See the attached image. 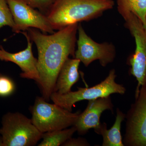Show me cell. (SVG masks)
<instances>
[{
  "label": "cell",
  "mask_w": 146,
  "mask_h": 146,
  "mask_svg": "<svg viewBox=\"0 0 146 146\" xmlns=\"http://www.w3.org/2000/svg\"><path fill=\"white\" fill-rule=\"evenodd\" d=\"M78 25H70L51 35L33 28L28 29L29 37L38 50L39 79L37 84L42 97L47 101H49L54 91L58 76L65 60L70 56L74 58Z\"/></svg>",
  "instance_id": "cell-1"
},
{
  "label": "cell",
  "mask_w": 146,
  "mask_h": 146,
  "mask_svg": "<svg viewBox=\"0 0 146 146\" xmlns=\"http://www.w3.org/2000/svg\"><path fill=\"white\" fill-rule=\"evenodd\" d=\"M115 5L113 0H56L46 16L54 30L91 21Z\"/></svg>",
  "instance_id": "cell-2"
},
{
  "label": "cell",
  "mask_w": 146,
  "mask_h": 146,
  "mask_svg": "<svg viewBox=\"0 0 146 146\" xmlns=\"http://www.w3.org/2000/svg\"><path fill=\"white\" fill-rule=\"evenodd\" d=\"M0 129V146H33L42 138L39 131L29 119L19 112H8L3 117Z\"/></svg>",
  "instance_id": "cell-3"
},
{
  "label": "cell",
  "mask_w": 146,
  "mask_h": 146,
  "mask_svg": "<svg viewBox=\"0 0 146 146\" xmlns=\"http://www.w3.org/2000/svg\"><path fill=\"white\" fill-rule=\"evenodd\" d=\"M118 11L124 20L125 25L135 40L136 49L127 59L129 72L137 81L135 94L141 86L146 85V33L141 21L133 13L124 7L117 6Z\"/></svg>",
  "instance_id": "cell-4"
},
{
  "label": "cell",
  "mask_w": 146,
  "mask_h": 146,
  "mask_svg": "<svg viewBox=\"0 0 146 146\" xmlns=\"http://www.w3.org/2000/svg\"><path fill=\"white\" fill-rule=\"evenodd\" d=\"M33 123L42 133L65 129L74 125L80 111L72 112L55 104L43 97H36L31 108Z\"/></svg>",
  "instance_id": "cell-5"
},
{
  "label": "cell",
  "mask_w": 146,
  "mask_h": 146,
  "mask_svg": "<svg viewBox=\"0 0 146 146\" xmlns=\"http://www.w3.org/2000/svg\"><path fill=\"white\" fill-rule=\"evenodd\" d=\"M115 69L110 71L108 76L100 83L91 87L78 88V90L67 94H59L53 92L50 100L55 104L69 111H72L76 103L82 100H91L98 98L110 96L112 94L123 95L126 89L122 84L117 83Z\"/></svg>",
  "instance_id": "cell-6"
},
{
  "label": "cell",
  "mask_w": 146,
  "mask_h": 146,
  "mask_svg": "<svg viewBox=\"0 0 146 146\" xmlns=\"http://www.w3.org/2000/svg\"><path fill=\"white\" fill-rule=\"evenodd\" d=\"M123 142L126 146H146V85L141 86L126 114Z\"/></svg>",
  "instance_id": "cell-7"
},
{
  "label": "cell",
  "mask_w": 146,
  "mask_h": 146,
  "mask_svg": "<svg viewBox=\"0 0 146 146\" xmlns=\"http://www.w3.org/2000/svg\"><path fill=\"white\" fill-rule=\"evenodd\" d=\"M78 32L77 49L75 53L74 58L80 60L85 67H88L92 62L97 60L103 67L114 61L116 50L113 44L96 42L87 34L81 24L78 25Z\"/></svg>",
  "instance_id": "cell-8"
},
{
  "label": "cell",
  "mask_w": 146,
  "mask_h": 146,
  "mask_svg": "<svg viewBox=\"0 0 146 146\" xmlns=\"http://www.w3.org/2000/svg\"><path fill=\"white\" fill-rule=\"evenodd\" d=\"M14 21L13 32L18 33L33 28L43 33H54L46 16L29 5L25 0H7Z\"/></svg>",
  "instance_id": "cell-9"
},
{
  "label": "cell",
  "mask_w": 146,
  "mask_h": 146,
  "mask_svg": "<svg viewBox=\"0 0 146 146\" xmlns=\"http://www.w3.org/2000/svg\"><path fill=\"white\" fill-rule=\"evenodd\" d=\"M113 107L110 96L89 100L85 110L80 112L74 125L77 132L84 135L93 129L98 134L102 125L100 121L102 113L106 110L113 111Z\"/></svg>",
  "instance_id": "cell-10"
},
{
  "label": "cell",
  "mask_w": 146,
  "mask_h": 146,
  "mask_svg": "<svg viewBox=\"0 0 146 146\" xmlns=\"http://www.w3.org/2000/svg\"><path fill=\"white\" fill-rule=\"evenodd\" d=\"M21 33L26 37L27 46L26 48L19 52L11 53L6 51L0 46V60L11 62L18 65L22 72L21 77L33 80L36 83L39 81V76L37 68V59L34 57L32 52V42L26 32Z\"/></svg>",
  "instance_id": "cell-11"
},
{
  "label": "cell",
  "mask_w": 146,
  "mask_h": 146,
  "mask_svg": "<svg viewBox=\"0 0 146 146\" xmlns=\"http://www.w3.org/2000/svg\"><path fill=\"white\" fill-rule=\"evenodd\" d=\"M80 62L75 58H68L65 60L58 76L54 92L64 94L70 92L73 85L79 80L78 70Z\"/></svg>",
  "instance_id": "cell-12"
},
{
  "label": "cell",
  "mask_w": 146,
  "mask_h": 146,
  "mask_svg": "<svg viewBox=\"0 0 146 146\" xmlns=\"http://www.w3.org/2000/svg\"><path fill=\"white\" fill-rule=\"evenodd\" d=\"M126 114L119 109H116V119L112 127L108 129L105 123H102L98 134L102 136V146H124L121 133L122 123L125 119Z\"/></svg>",
  "instance_id": "cell-13"
},
{
  "label": "cell",
  "mask_w": 146,
  "mask_h": 146,
  "mask_svg": "<svg viewBox=\"0 0 146 146\" xmlns=\"http://www.w3.org/2000/svg\"><path fill=\"white\" fill-rule=\"evenodd\" d=\"M76 131L74 126L69 128L60 130L53 131L43 133L42 142L38 145L39 146H62L68 139L72 138L73 134Z\"/></svg>",
  "instance_id": "cell-14"
},
{
  "label": "cell",
  "mask_w": 146,
  "mask_h": 146,
  "mask_svg": "<svg viewBox=\"0 0 146 146\" xmlns=\"http://www.w3.org/2000/svg\"><path fill=\"white\" fill-rule=\"evenodd\" d=\"M117 6L125 8L145 23L146 16V0H117Z\"/></svg>",
  "instance_id": "cell-15"
},
{
  "label": "cell",
  "mask_w": 146,
  "mask_h": 146,
  "mask_svg": "<svg viewBox=\"0 0 146 146\" xmlns=\"http://www.w3.org/2000/svg\"><path fill=\"white\" fill-rule=\"evenodd\" d=\"M5 26L13 29L14 21L7 0H0V29Z\"/></svg>",
  "instance_id": "cell-16"
},
{
  "label": "cell",
  "mask_w": 146,
  "mask_h": 146,
  "mask_svg": "<svg viewBox=\"0 0 146 146\" xmlns=\"http://www.w3.org/2000/svg\"><path fill=\"white\" fill-rule=\"evenodd\" d=\"M15 84L11 79L8 77L0 75V96H9L14 93Z\"/></svg>",
  "instance_id": "cell-17"
},
{
  "label": "cell",
  "mask_w": 146,
  "mask_h": 146,
  "mask_svg": "<svg viewBox=\"0 0 146 146\" xmlns=\"http://www.w3.org/2000/svg\"><path fill=\"white\" fill-rule=\"evenodd\" d=\"M29 5L46 15L56 0H25Z\"/></svg>",
  "instance_id": "cell-18"
},
{
  "label": "cell",
  "mask_w": 146,
  "mask_h": 146,
  "mask_svg": "<svg viewBox=\"0 0 146 146\" xmlns=\"http://www.w3.org/2000/svg\"><path fill=\"white\" fill-rule=\"evenodd\" d=\"M62 146H90V144L87 140L84 138H71L66 141Z\"/></svg>",
  "instance_id": "cell-19"
},
{
  "label": "cell",
  "mask_w": 146,
  "mask_h": 146,
  "mask_svg": "<svg viewBox=\"0 0 146 146\" xmlns=\"http://www.w3.org/2000/svg\"><path fill=\"white\" fill-rule=\"evenodd\" d=\"M143 26L144 30H145V32L146 33V16L145 20V23H144V24H143Z\"/></svg>",
  "instance_id": "cell-20"
},
{
  "label": "cell",
  "mask_w": 146,
  "mask_h": 146,
  "mask_svg": "<svg viewBox=\"0 0 146 146\" xmlns=\"http://www.w3.org/2000/svg\"><path fill=\"white\" fill-rule=\"evenodd\" d=\"M1 75V74H0V75Z\"/></svg>",
  "instance_id": "cell-21"
}]
</instances>
